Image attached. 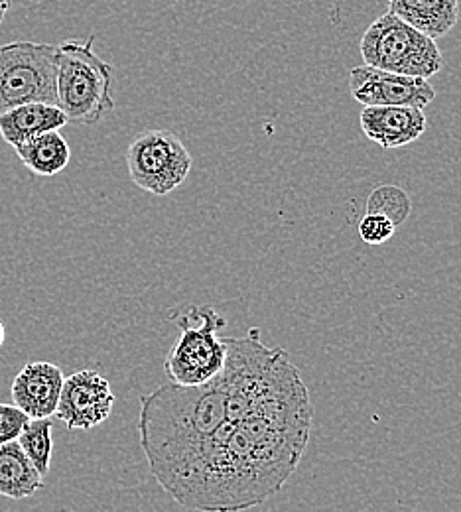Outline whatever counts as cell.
Returning <instances> with one entry per match:
<instances>
[{"instance_id":"obj_12","label":"cell","mask_w":461,"mask_h":512,"mask_svg":"<svg viewBox=\"0 0 461 512\" xmlns=\"http://www.w3.org/2000/svg\"><path fill=\"white\" fill-rule=\"evenodd\" d=\"M67 117L58 105L28 103L0 115V136L12 148L50 130L66 127Z\"/></svg>"},{"instance_id":"obj_6","label":"cell","mask_w":461,"mask_h":512,"mask_svg":"<svg viewBox=\"0 0 461 512\" xmlns=\"http://www.w3.org/2000/svg\"><path fill=\"white\" fill-rule=\"evenodd\" d=\"M56 50L26 40L0 46V115L28 103L56 105Z\"/></svg>"},{"instance_id":"obj_17","label":"cell","mask_w":461,"mask_h":512,"mask_svg":"<svg viewBox=\"0 0 461 512\" xmlns=\"http://www.w3.org/2000/svg\"><path fill=\"white\" fill-rule=\"evenodd\" d=\"M367 213L385 215L398 229L412 213V199L402 188L393 184L377 186L367 197Z\"/></svg>"},{"instance_id":"obj_5","label":"cell","mask_w":461,"mask_h":512,"mask_svg":"<svg viewBox=\"0 0 461 512\" xmlns=\"http://www.w3.org/2000/svg\"><path fill=\"white\" fill-rule=\"evenodd\" d=\"M359 52L363 64L406 77L430 79L444 67V56L436 40L391 12L367 26Z\"/></svg>"},{"instance_id":"obj_1","label":"cell","mask_w":461,"mask_h":512,"mask_svg":"<svg viewBox=\"0 0 461 512\" xmlns=\"http://www.w3.org/2000/svg\"><path fill=\"white\" fill-rule=\"evenodd\" d=\"M314 406L308 386L264 400L229 438L209 436L207 449L172 493L198 512H243L274 497L298 469L312 434Z\"/></svg>"},{"instance_id":"obj_14","label":"cell","mask_w":461,"mask_h":512,"mask_svg":"<svg viewBox=\"0 0 461 512\" xmlns=\"http://www.w3.org/2000/svg\"><path fill=\"white\" fill-rule=\"evenodd\" d=\"M14 152L34 176L42 178H52L64 172L71 160V148L60 130L44 132L16 146Z\"/></svg>"},{"instance_id":"obj_20","label":"cell","mask_w":461,"mask_h":512,"mask_svg":"<svg viewBox=\"0 0 461 512\" xmlns=\"http://www.w3.org/2000/svg\"><path fill=\"white\" fill-rule=\"evenodd\" d=\"M8 8H10V0H0V26L8 14Z\"/></svg>"},{"instance_id":"obj_21","label":"cell","mask_w":461,"mask_h":512,"mask_svg":"<svg viewBox=\"0 0 461 512\" xmlns=\"http://www.w3.org/2000/svg\"><path fill=\"white\" fill-rule=\"evenodd\" d=\"M4 339H6V329H4V323L0 321V347L4 345Z\"/></svg>"},{"instance_id":"obj_11","label":"cell","mask_w":461,"mask_h":512,"mask_svg":"<svg viewBox=\"0 0 461 512\" xmlns=\"http://www.w3.org/2000/svg\"><path fill=\"white\" fill-rule=\"evenodd\" d=\"M359 121L363 134L387 150L416 142L428 128L424 111L414 107H363Z\"/></svg>"},{"instance_id":"obj_18","label":"cell","mask_w":461,"mask_h":512,"mask_svg":"<svg viewBox=\"0 0 461 512\" xmlns=\"http://www.w3.org/2000/svg\"><path fill=\"white\" fill-rule=\"evenodd\" d=\"M396 227L393 221H389L385 215L379 213H365V217L359 223V237L363 243L379 247L393 239Z\"/></svg>"},{"instance_id":"obj_4","label":"cell","mask_w":461,"mask_h":512,"mask_svg":"<svg viewBox=\"0 0 461 512\" xmlns=\"http://www.w3.org/2000/svg\"><path fill=\"white\" fill-rule=\"evenodd\" d=\"M180 335L166 355L164 371L170 383L203 386L217 379L225 367L227 343L219 333L227 318L211 306H186L176 314Z\"/></svg>"},{"instance_id":"obj_13","label":"cell","mask_w":461,"mask_h":512,"mask_svg":"<svg viewBox=\"0 0 461 512\" xmlns=\"http://www.w3.org/2000/svg\"><path fill=\"white\" fill-rule=\"evenodd\" d=\"M389 12L430 36L432 40L448 36L460 20L458 0H389Z\"/></svg>"},{"instance_id":"obj_9","label":"cell","mask_w":461,"mask_h":512,"mask_svg":"<svg viewBox=\"0 0 461 512\" xmlns=\"http://www.w3.org/2000/svg\"><path fill=\"white\" fill-rule=\"evenodd\" d=\"M115 408L111 383L97 371H77L64 379L56 414L67 430H91L103 424Z\"/></svg>"},{"instance_id":"obj_16","label":"cell","mask_w":461,"mask_h":512,"mask_svg":"<svg viewBox=\"0 0 461 512\" xmlns=\"http://www.w3.org/2000/svg\"><path fill=\"white\" fill-rule=\"evenodd\" d=\"M20 444L26 457L32 461L36 471L46 477L50 473L52 465V451H54V442H52V420L50 418H36L28 420L24 426L20 438L16 440Z\"/></svg>"},{"instance_id":"obj_3","label":"cell","mask_w":461,"mask_h":512,"mask_svg":"<svg viewBox=\"0 0 461 512\" xmlns=\"http://www.w3.org/2000/svg\"><path fill=\"white\" fill-rule=\"evenodd\" d=\"M95 36L56 46V105L69 123L93 127L115 111L113 65L97 56Z\"/></svg>"},{"instance_id":"obj_15","label":"cell","mask_w":461,"mask_h":512,"mask_svg":"<svg viewBox=\"0 0 461 512\" xmlns=\"http://www.w3.org/2000/svg\"><path fill=\"white\" fill-rule=\"evenodd\" d=\"M44 487V477L36 471L32 461L18 442L0 446V495L8 499H28Z\"/></svg>"},{"instance_id":"obj_8","label":"cell","mask_w":461,"mask_h":512,"mask_svg":"<svg viewBox=\"0 0 461 512\" xmlns=\"http://www.w3.org/2000/svg\"><path fill=\"white\" fill-rule=\"evenodd\" d=\"M349 91L363 107H414L424 111L436 99V89L428 79L396 75L369 65L349 71Z\"/></svg>"},{"instance_id":"obj_7","label":"cell","mask_w":461,"mask_h":512,"mask_svg":"<svg viewBox=\"0 0 461 512\" xmlns=\"http://www.w3.org/2000/svg\"><path fill=\"white\" fill-rule=\"evenodd\" d=\"M194 158L170 130L152 128L136 134L127 150V168L134 186L152 195L178 190L190 176Z\"/></svg>"},{"instance_id":"obj_10","label":"cell","mask_w":461,"mask_h":512,"mask_svg":"<svg viewBox=\"0 0 461 512\" xmlns=\"http://www.w3.org/2000/svg\"><path fill=\"white\" fill-rule=\"evenodd\" d=\"M64 379L62 369L54 363H28L14 377L10 386L12 404L18 406L30 420L52 418L60 402Z\"/></svg>"},{"instance_id":"obj_2","label":"cell","mask_w":461,"mask_h":512,"mask_svg":"<svg viewBox=\"0 0 461 512\" xmlns=\"http://www.w3.org/2000/svg\"><path fill=\"white\" fill-rule=\"evenodd\" d=\"M225 420V392L217 381L162 384L142 396L138 434L154 479L192 453Z\"/></svg>"},{"instance_id":"obj_19","label":"cell","mask_w":461,"mask_h":512,"mask_svg":"<svg viewBox=\"0 0 461 512\" xmlns=\"http://www.w3.org/2000/svg\"><path fill=\"white\" fill-rule=\"evenodd\" d=\"M28 416L14 404H0V446L16 442L28 424Z\"/></svg>"}]
</instances>
